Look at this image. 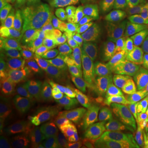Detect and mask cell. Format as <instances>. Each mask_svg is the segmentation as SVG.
<instances>
[{
	"label": "cell",
	"instance_id": "obj_1",
	"mask_svg": "<svg viewBox=\"0 0 148 148\" xmlns=\"http://www.w3.org/2000/svg\"><path fill=\"white\" fill-rule=\"evenodd\" d=\"M46 39L44 63L56 58H80L105 32L100 14L93 8L55 12L42 21Z\"/></svg>",
	"mask_w": 148,
	"mask_h": 148
},
{
	"label": "cell",
	"instance_id": "obj_2",
	"mask_svg": "<svg viewBox=\"0 0 148 148\" xmlns=\"http://www.w3.org/2000/svg\"><path fill=\"white\" fill-rule=\"evenodd\" d=\"M14 139H44L49 136L51 121L44 115L16 114L12 119Z\"/></svg>",
	"mask_w": 148,
	"mask_h": 148
},
{
	"label": "cell",
	"instance_id": "obj_3",
	"mask_svg": "<svg viewBox=\"0 0 148 148\" xmlns=\"http://www.w3.org/2000/svg\"><path fill=\"white\" fill-rule=\"evenodd\" d=\"M1 98L23 96L34 98L38 101L44 99L40 82L23 76H8L1 74Z\"/></svg>",
	"mask_w": 148,
	"mask_h": 148
},
{
	"label": "cell",
	"instance_id": "obj_4",
	"mask_svg": "<svg viewBox=\"0 0 148 148\" xmlns=\"http://www.w3.org/2000/svg\"><path fill=\"white\" fill-rule=\"evenodd\" d=\"M95 122L101 128L126 141L132 142L135 138V132L130 126L127 119L118 109L109 117L97 119Z\"/></svg>",
	"mask_w": 148,
	"mask_h": 148
},
{
	"label": "cell",
	"instance_id": "obj_5",
	"mask_svg": "<svg viewBox=\"0 0 148 148\" xmlns=\"http://www.w3.org/2000/svg\"><path fill=\"white\" fill-rule=\"evenodd\" d=\"M116 100L119 103L118 110L126 118L132 113L139 112L146 103L143 95L132 85L119 90Z\"/></svg>",
	"mask_w": 148,
	"mask_h": 148
},
{
	"label": "cell",
	"instance_id": "obj_6",
	"mask_svg": "<svg viewBox=\"0 0 148 148\" xmlns=\"http://www.w3.org/2000/svg\"><path fill=\"white\" fill-rule=\"evenodd\" d=\"M76 58H60L52 60L49 65L43 78V86L47 90H54L60 84L70 65Z\"/></svg>",
	"mask_w": 148,
	"mask_h": 148
},
{
	"label": "cell",
	"instance_id": "obj_7",
	"mask_svg": "<svg viewBox=\"0 0 148 148\" xmlns=\"http://www.w3.org/2000/svg\"><path fill=\"white\" fill-rule=\"evenodd\" d=\"M45 41L46 39L42 21L36 19L32 21L30 29L27 46V56L39 62H44Z\"/></svg>",
	"mask_w": 148,
	"mask_h": 148
},
{
	"label": "cell",
	"instance_id": "obj_8",
	"mask_svg": "<svg viewBox=\"0 0 148 148\" xmlns=\"http://www.w3.org/2000/svg\"><path fill=\"white\" fill-rule=\"evenodd\" d=\"M24 17V12L20 8L15 7L9 13L3 16L0 21V40L5 50L12 36Z\"/></svg>",
	"mask_w": 148,
	"mask_h": 148
},
{
	"label": "cell",
	"instance_id": "obj_9",
	"mask_svg": "<svg viewBox=\"0 0 148 148\" xmlns=\"http://www.w3.org/2000/svg\"><path fill=\"white\" fill-rule=\"evenodd\" d=\"M51 128L59 140L69 146L77 147L82 144V136L69 118L51 120Z\"/></svg>",
	"mask_w": 148,
	"mask_h": 148
},
{
	"label": "cell",
	"instance_id": "obj_10",
	"mask_svg": "<svg viewBox=\"0 0 148 148\" xmlns=\"http://www.w3.org/2000/svg\"><path fill=\"white\" fill-rule=\"evenodd\" d=\"M44 99L40 101L43 113L50 120L68 118L70 107L64 102L59 101L53 95V90H46L43 92Z\"/></svg>",
	"mask_w": 148,
	"mask_h": 148
},
{
	"label": "cell",
	"instance_id": "obj_11",
	"mask_svg": "<svg viewBox=\"0 0 148 148\" xmlns=\"http://www.w3.org/2000/svg\"><path fill=\"white\" fill-rule=\"evenodd\" d=\"M87 78L75 77L67 82H61L53 90V95L59 101L69 106L70 102L81 91L86 89Z\"/></svg>",
	"mask_w": 148,
	"mask_h": 148
},
{
	"label": "cell",
	"instance_id": "obj_12",
	"mask_svg": "<svg viewBox=\"0 0 148 148\" xmlns=\"http://www.w3.org/2000/svg\"><path fill=\"white\" fill-rule=\"evenodd\" d=\"M30 29L29 20L28 18H25L18 26L8 47L3 52L10 53L18 57L27 56V46Z\"/></svg>",
	"mask_w": 148,
	"mask_h": 148
},
{
	"label": "cell",
	"instance_id": "obj_13",
	"mask_svg": "<svg viewBox=\"0 0 148 148\" xmlns=\"http://www.w3.org/2000/svg\"><path fill=\"white\" fill-rule=\"evenodd\" d=\"M8 107L16 114L20 115H43L41 106L38 101L31 97L10 96L6 97Z\"/></svg>",
	"mask_w": 148,
	"mask_h": 148
},
{
	"label": "cell",
	"instance_id": "obj_14",
	"mask_svg": "<svg viewBox=\"0 0 148 148\" xmlns=\"http://www.w3.org/2000/svg\"><path fill=\"white\" fill-rule=\"evenodd\" d=\"M68 118L73 123L82 138L89 142H90L95 133L100 129V127L95 122V119H91L89 117L86 116L83 113L70 109Z\"/></svg>",
	"mask_w": 148,
	"mask_h": 148
},
{
	"label": "cell",
	"instance_id": "obj_15",
	"mask_svg": "<svg viewBox=\"0 0 148 148\" xmlns=\"http://www.w3.org/2000/svg\"><path fill=\"white\" fill-rule=\"evenodd\" d=\"M90 76L109 79L113 75L123 71V65L117 58H108L106 60L90 63Z\"/></svg>",
	"mask_w": 148,
	"mask_h": 148
},
{
	"label": "cell",
	"instance_id": "obj_16",
	"mask_svg": "<svg viewBox=\"0 0 148 148\" xmlns=\"http://www.w3.org/2000/svg\"><path fill=\"white\" fill-rule=\"evenodd\" d=\"M95 148H130L128 141L100 127L90 142Z\"/></svg>",
	"mask_w": 148,
	"mask_h": 148
},
{
	"label": "cell",
	"instance_id": "obj_17",
	"mask_svg": "<svg viewBox=\"0 0 148 148\" xmlns=\"http://www.w3.org/2000/svg\"><path fill=\"white\" fill-rule=\"evenodd\" d=\"M119 107L118 101L114 98H102L95 101L83 112L89 118L100 119L110 115Z\"/></svg>",
	"mask_w": 148,
	"mask_h": 148
},
{
	"label": "cell",
	"instance_id": "obj_18",
	"mask_svg": "<svg viewBox=\"0 0 148 148\" xmlns=\"http://www.w3.org/2000/svg\"><path fill=\"white\" fill-rule=\"evenodd\" d=\"M134 40L138 45L148 46V12H137L132 16Z\"/></svg>",
	"mask_w": 148,
	"mask_h": 148
},
{
	"label": "cell",
	"instance_id": "obj_19",
	"mask_svg": "<svg viewBox=\"0 0 148 148\" xmlns=\"http://www.w3.org/2000/svg\"><path fill=\"white\" fill-rule=\"evenodd\" d=\"M110 27L115 36L124 42L131 41L134 39V30L132 21H129L126 16L114 17L111 21Z\"/></svg>",
	"mask_w": 148,
	"mask_h": 148
},
{
	"label": "cell",
	"instance_id": "obj_20",
	"mask_svg": "<svg viewBox=\"0 0 148 148\" xmlns=\"http://www.w3.org/2000/svg\"><path fill=\"white\" fill-rule=\"evenodd\" d=\"M133 47L134 59L127 68L132 71L134 77L145 74L148 68V46L137 45Z\"/></svg>",
	"mask_w": 148,
	"mask_h": 148
},
{
	"label": "cell",
	"instance_id": "obj_21",
	"mask_svg": "<svg viewBox=\"0 0 148 148\" xmlns=\"http://www.w3.org/2000/svg\"><path fill=\"white\" fill-rule=\"evenodd\" d=\"M86 89L94 94L98 99L106 98L114 92L110 80L94 76H90L87 78Z\"/></svg>",
	"mask_w": 148,
	"mask_h": 148
},
{
	"label": "cell",
	"instance_id": "obj_22",
	"mask_svg": "<svg viewBox=\"0 0 148 148\" xmlns=\"http://www.w3.org/2000/svg\"><path fill=\"white\" fill-rule=\"evenodd\" d=\"M59 139L53 133L44 139L16 140L13 148H58Z\"/></svg>",
	"mask_w": 148,
	"mask_h": 148
},
{
	"label": "cell",
	"instance_id": "obj_23",
	"mask_svg": "<svg viewBox=\"0 0 148 148\" xmlns=\"http://www.w3.org/2000/svg\"><path fill=\"white\" fill-rule=\"evenodd\" d=\"M103 34L90 45V47L85 52L84 54L82 57H80L83 61L90 64L91 62L106 60L110 58L106 53V49L104 46Z\"/></svg>",
	"mask_w": 148,
	"mask_h": 148
},
{
	"label": "cell",
	"instance_id": "obj_24",
	"mask_svg": "<svg viewBox=\"0 0 148 148\" xmlns=\"http://www.w3.org/2000/svg\"><path fill=\"white\" fill-rule=\"evenodd\" d=\"M1 74L8 76H19V57L10 53L3 52L0 57Z\"/></svg>",
	"mask_w": 148,
	"mask_h": 148
},
{
	"label": "cell",
	"instance_id": "obj_25",
	"mask_svg": "<svg viewBox=\"0 0 148 148\" xmlns=\"http://www.w3.org/2000/svg\"><path fill=\"white\" fill-rule=\"evenodd\" d=\"M75 77H81L85 78H88L90 77V64L83 61L81 58H75L73 64L68 69L62 82H67Z\"/></svg>",
	"mask_w": 148,
	"mask_h": 148
},
{
	"label": "cell",
	"instance_id": "obj_26",
	"mask_svg": "<svg viewBox=\"0 0 148 148\" xmlns=\"http://www.w3.org/2000/svg\"><path fill=\"white\" fill-rule=\"evenodd\" d=\"M97 100L99 99L94 94L85 89L72 100L69 104V107L71 110L83 113L89 106H91Z\"/></svg>",
	"mask_w": 148,
	"mask_h": 148
},
{
	"label": "cell",
	"instance_id": "obj_27",
	"mask_svg": "<svg viewBox=\"0 0 148 148\" xmlns=\"http://www.w3.org/2000/svg\"><path fill=\"white\" fill-rule=\"evenodd\" d=\"M134 78V76L132 74V71L127 68L121 73L114 74L111 77L109 78L110 82L111 87L114 91L115 90H120L128 87L131 86L132 81Z\"/></svg>",
	"mask_w": 148,
	"mask_h": 148
},
{
	"label": "cell",
	"instance_id": "obj_28",
	"mask_svg": "<svg viewBox=\"0 0 148 148\" xmlns=\"http://www.w3.org/2000/svg\"><path fill=\"white\" fill-rule=\"evenodd\" d=\"M103 42L108 56L110 58H117V54L122 42L121 40L112 35L109 31L105 30L103 34Z\"/></svg>",
	"mask_w": 148,
	"mask_h": 148
},
{
	"label": "cell",
	"instance_id": "obj_29",
	"mask_svg": "<svg viewBox=\"0 0 148 148\" xmlns=\"http://www.w3.org/2000/svg\"><path fill=\"white\" fill-rule=\"evenodd\" d=\"M127 121L130 126L135 131L148 129V120L140 112H134L127 116Z\"/></svg>",
	"mask_w": 148,
	"mask_h": 148
},
{
	"label": "cell",
	"instance_id": "obj_30",
	"mask_svg": "<svg viewBox=\"0 0 148 148\" xmlns=\"http://www.w3.org/2000/svg\"><path fill=\"white\" fill-rule=\"evenodd\" d=\"M81 0H53V10L55 12H67L77 9Z\"/></svg>",
	"mask_w": 148,
	"mask_h": 148
},
{
	"label": "cell",
	"instance_id": "obj_31",
	"mask_svg": "<svg viewBox=\"0 0 148 148\" xmlns=\"http://www.w3.org/2000/svg\"><path fill=\"white\" fill-rule=\"evenodd\" d=\"M135 79V87L137 90L146 98L148 97V79L146 77L145 75H142L137 77H134Z\"/></svg>",
	"mask_w": 148,
	"mask_h": 148
},
{
	"label": "cell",
	"instance_id": "obj_32",
	"mask_svg": "<svg viewBox=\"0 0 148 148\" xmlns=\"http://www.w3.org/2000/svg\"><path fill=\"white\" fill-rule=\"evenodd\" d=\"M53 3V0H33V10L35 13H42L47 11Z\"/></svg>",
	"mask_w": 148,
	"mask_h": 148
},
{
	"label": "cell",
	"instance_id": "obj_33",
	"mask_svg": "<svg viewBox=\"0 0 148 148\" xmlns=\"http://www.w3.org/2000/svg\"><path fill=\"white\" fill-rule=\"evenodd\" d=\"M15 8V4L10 0H0V18L2 19Z\"/></svg>",
	"mask_w": 148,
	"mask_h": 148
},
{
	"label": "cell",
	"instance_id": "obj_34",
	"mask_svg": "<svg viewBox=\"0 0 148 148\" xmlns=\"http://www.w3.org/2000/svg\"><path fill=\"white\" fill-rule=\"evenodd\" d=\"M138 142L142 148H148V129L135 131Z\"/></svg>",
	"mask_w": 148,
	"mask_h": 148
},
{
	"label": "cell",
	"instance_id": "obj_35",
	"mask_svg": "<svg viewBox=\"0 0 148 148\" xmlns=\"http://www.w3.org/2000/svg\"><path fill=\"white\" fill-rule=\"evenodd\" d=\"M140 114H142L143 116L146 117L147 119L148 120V97L146 98V103H145V106L143 107L141 110L139 111Z\"/></svg>",
	"mask_w": 148,
	"mask_h": 148
},
{
	"label": "cell",
	"instance_id": "obj_36",
	"mask_svg": "<svg viewBox=\"0 0 148 148\" xmlns=\"http://www.w3.org/2000/svg\"><path fill=\"white\" fill-rule=\"evenodd\" d=\"M12 3L15 5H24L23 4V0H10Z\"/></svg>",
	"mask_w": 148,
	"mask_h": 148
},
{
	"label": "cell",
	"instance_id": "obj_37",
	"mask_svg": "<svg viewBox=\"0 0 148 148\" xmlns=\"http://www.w3.org/2000/svg\"><path fill=\"white\" fill-rule=\"evenodd\" d=\"M143 8L148 9V0H143Z\"/></svg>",
	"mask_w": 148,
	"mask_h": 148
},
{
	"label": "cell",
	"instance_id": "obj_38",
	"mask_svg": "<svg viewBox=\"0 0 148 148\" xmlns=\"http://www.w3.org/2000/svg\"><path fill=\"white\" fill-rule=\"evenodd\" d=\"M31 1H32V0H23V4H24V5H28V4L30 3Z\"/></svg>",
	"mask_w": 148,
	"mask_h": 148
},
{
	"label": "cell",
	"instance_id": "obj_39",
	"mask_svg": "<svg viewBox=\"0 0 148 148\" xmlns=\"http://www.w3.org/2000/svg\"><path fill=\"white\" fill-rule=\"evenodd\" d=\"M144 75L146 76V77H147V78L148 79V68H147V69L146 70V72H145V74H144Z\"/></svg>",
	"mask_w": 148,
	"mask_h": 148
}]
</instances>
